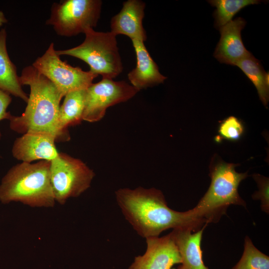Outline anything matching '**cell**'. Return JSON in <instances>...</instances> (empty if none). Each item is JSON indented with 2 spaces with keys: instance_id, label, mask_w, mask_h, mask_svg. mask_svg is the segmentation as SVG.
Instances as JSON below:
<instances>
[{
  "instance_id": "obj_5",
  "label": "cell",
  "mask_w": 269,
  "mask_h": 269,
  "mask_svg": "<svg viewBox=\"0 0 269 269\" xmlns=\"http://www.w3.org/2000/svg\"><path fill=\"white\" fill-rule=\"evenodd\" d=\"M85 38L80 45L65 50H56L57 54L80 59L90 67L91 73L103 78L113 79L123 70L117 46L116 36L111 31L104 32L89 28L84 32Z\"/></svg>"
},
{
  "instance_id": "obj_21",
  "label": "cell",
  "mask_w": 269,
  "mask_h": 269,
  "mask_svg": "<svg viewBox=\"0 0 269 269\" xmlns=\"http://www.w3.org/2000/svg\"><path fill=\"white\" fill-rule=\"evenodd\" d=\"M218 132L222 138L235 141L238 140L243 134L244 127L236 117L230 116L221 123Z\"/></svg>"
},
{
  "instance_id": "obj_14",
  "label": "cell",
  "mask_w": 269,
  "mask_h": 269,
  "mask_svg": "<svg viewBox=\"0 0 269 269\" xmlns=\"http://www.w3.org/2000/svg\"><path fill=\"white\" fill-rule=\"evenodd\" d=\"M132 41L136 54V65L128 74L131 85L139 91L163 83L167 77L159 72L144 42Z\"/></svg>"
},
{
  "instance_id": "obj_13",
  "label": "cell",
  "mask_w": 269,
  "mask_h": 269,
  "mask_svg": "<svg viewBox=\"0 0 269 269\" xmlns=\"http://www.w3.org/2000/svg\"><path fill=\"white\" fill-rule=\"evenodd\" d=\"M145 7V2L140 0L124 2L120 11L111 20V32L116 36L125 35L132 40L145 41L146 32L142 25Z\"/></svg>"
},
{
  "instance_id": "obj_2",
  "label": "cell",
  "mask_w": 269,
  "mask_h": 269,
  "mask_svg": "<svg viewBox=\"0 0 269 269\" xmlns=\"http://www.w3.org/2000/svg\"><path fill=\"white\" fill-rule=\"evenodd\" d=\"M21 85L30 87L25 111L21 116L9 117L11 130L23 134L43 133L54 135L56 141L68 140L70 137L58 129L60 103L64 97L56 86L32 65L25 67L19 76Z\"/></svg>"
},
{
  "instance_id": "obj_4",
  "label": "cell",
  "mask_w": 269,
  "mask_h": 269,
  "mask_svg": "<svg viewBox=\"0 0 269 269\" xmlns=\"http://www.w3.org/2000/svg\"><path fill=\"white\" fill-rule=\"evenodd\" d=\"M236 166L219 161L210 166V185L197 205L192 209L195 215L205 223H217L231 205L246 207V202L239 194L238 187L248 176V172H237Z\"/></svg>"
},
{
  "instance_id": "obj_24",
  "label": "cell",
  "mask_w": 269,
  "mask_h": 269,
  "mask_svg": "<svg viewBox=\"0 0 269 269\" xmlns=\"http://www.w3.org/2000/svg\"><path fill=\"white\" fill-rule=\"evenodd\" d=\"M6 22H7V19L4 16L3 12L0 10V26Z\"/></svg>"
},
{
  "instance_id": "obj_8",
  "label": "cell",
  "mask_w": 269,
  "mask_h": 269,
  "mask_svg": "<svg viewBox=\"0 0 269 269\" xmlns=\"http://www.w3.org/2000/svg\"><path fill=\"white\" fill-rule=\"evenodd\" d=\"M32 66L48 79L64 97L69 92L87 89L98 76L89 71H83L62 61L55 50L53 43Z\"/></svg>"
},
{
  "instance_id": "obj_25",
  "label": "cell",
  "mask_w": 269,
  "mask_h": 269,
  "mask_svg": "<svg viewBox=\"0 0 269 269\" xmlns=\"http://www.w3.org/2000/svg\"><path fill=\"white\" fill-rule=\"evenodd\" d=\"M1 132H0V137H1Z\"/></svg>"
},
{
  "instance_id": "obj_7",
  "label": "cell",
  "mask_w": 269,
  "mask_h": 269,
  "mask_svg": "<svg viewBox=\"0 0 269 269\" xmlns=\"http://www.w3.org/2000/svg\"><path fill=\"white\" fill-rule=\"evenodd\" d=\"M100 0H66L52 6L47 24L57 34L72 36L96 27L100 17Z\"/></svg>"
},
{
  "instance_id": "obj_19",
  "label": "cell",
  "mask_w": 269,
  "mask_h": 269,
  "mask_svg": "<svg viewBox=\"0 0 269 269\" xmlns=\"http://www.w3.org/2000/svg\"><path fill=\"white\" fill-rule=\"evenodd\" d=\"M208 2L216 7L214 12L215 26L218 29L232 20L241 9L250 4H258V0H212Z\"/></svg>"
},
{
  "instance_id": "obj_17",
  "label": "cell",
  "mask_w": 269,
  "mask_h": 269,
  "mask_svg": "<svg viewBox=\"0 0 269 269\" xmlns=\"http://www.w3.org/2000/svg\"><path fill=\"white\" fill-rule=\"evenodd\" d=\"M86 89L72 91L64 96L58 116V129L64 135L70 136L68 127L78 125L83 121Z\"/></svg>"
},
{
  "instance_id": "obj_1",
  "label": "cell",
  "mask_w": 269,
  "mask_h": 269,
  "mask_svg": "<svg viewBox=\"0 0 269 269\" xmlns=\"http://www.w3.org/2000/svg\"><path fill=\"white\" fill-rule=\"evenodd\" d=\"M115 196L125 219L145 239L159 237L169 229L187 228L195 232L206 224L192 209L179 212L169 208L162 192L155 188H120Z\"/></svg>"
},
{
  "instance_id": "obj_6",
  "label": "cell",
  "mask_w": 269,
  "mask_h": 269,
  "mask_svg": "<svg viewBox=\"0 0 269 269\" xmlns=\"http://www.w3.org/2000/svg\"><path fill=\"white\" fill-rule=\"evenodd\" d=\"M51 183L56 202L61 205L77 197L91 186L95 173L86 163L64 153L50 161Z\"/></svg>"
},
{
  "instance_id": "obj_3",
  "label": "cell",
  "mask_w": 269,
  "mask_h": 269,
  "mask_svg": "<svg viewBox=\"0 0 269 269\" xmlns=\"http://www.w3.org/2000/svg\"><path fill=\"white\" fill-rule=\"evenodd\" d=\"M50 161L13 166L0 184V202H18L31 207H53L56 203L50 176Z\"/></svg>"
},
{
  "instance_id": "obj_22",
  "label": "cell",
  "mask_w": 269,
  "mask_h": 269,
  "mask_svg": "<svg viewBox=\"0 0 269 269\" xmlns=\"http://www.w3.org/2000/svg\"><path fill=\"white\" fill-rule=\"evenodd\" d=\"M254 179L258 184L259 190L255 192L252 198L254 200H259L261 202L263 211L269 214V178L259 174L253 175Z\"/></svg>"
},
{
  "instance_id": "obj_9",
  "label": "cell",
  "mask_w": 269,
  "mask_h": 269,
  "mask_svg": "<svg viewBox=\"0 0 269 269\" xmlns=\"http://www.w3.org/2000/svg\"><path fill=\"white\" fill-rule=\"evenodd\" d=\"M138 92L124 81L103 78L98 83H92L86 89L83 121H99L104 117L107 108L128 101Z\"/></svg>"
},
{
  "instance_id": "obj_23",
  "label": "cell",
  "mask_w": 269,
  "mask_h": 269,
  "mask_svg": "<svg viewBox=\"0 0 269 269\" xmlns=\"http://www.w3.org/2000/svg\"><path fill=\"white\" fill-rule=\"evenodd\" d=\"M11 102L10 94L0 89V121L4 119L8 120L11 115L6 110Z\"/></svg>"
},
{
  "instance_id": "obj_16",
  "label": "cell",
  "mask_w": 269,
  "mask_h": 269,
  "mask_svg": "<svg viewBox=\"0 0 269 269\" xmlns=\"http://www.w3.org/2000/svg\"><path fill=\"white\" fill-rule=\"evenodd\" d=\"M6 32L0 31V89L27 102L28 97L23 91L14 65L10 60L6 46Z\"/></svg>"
},
{
  "instance_id": "obj_11",
  "label": "cell",
  "mask_w": 269,
  "mask_h": 269,
  "mask_svg": "<svg viewBox=\"0 0 269 269\" xmlns=\"http://www.w3.org/2000/svg\"><path fill=\"white\" fill-rule=\"evenodd\" d=\"M56 137L49 134L29 132L17 138L12 147V154L22 162L35 160L51 161L59 154L55 142Z\"/></svg>"
},
{
  "instance_id": "obj_10",
  "label": "cell",
  "mask_w": 269,
  "mask_h": 269,
  "mask_svg": "<svg viewBox=\"0 0 269 269\" xmlns=\"http://www.w3.org/2000/svg\"><path fill=\"white\" fill-rule=\"evenodd\" d=\"M145 240V253L135 257L128 269H171L181 264L180 254L170 233Z\"/></svg>"
},
{
  "instance_id": "obj_15",
  "label": "cell",
  "mask_w": 269,
  "mask_h": 269,
  "mask_svg": "<svg viewBox=\"0 0 269 269\" xmlns=\"http://www.w3.org/2000/svg\"><path fill=\"white\" fill-rule=\"evenodd\" d=\"M208 224L199 230L187 228L173 229L170 232L181 257V263L175 269H209L203 260L201 242L203 232Z\"/></svg>"
},
{
  "instance_id": "obj_20",
  "label": "cell",
  "mask_w": 269,
  "mask_h": 269,
  "mask_svg": "<svg viewBox=\"0 0 269 269\" xmlns=\"http://www.w3.org/2000/svg\"><path fill=\"white\" fill-rule=\"evenodd\" d=\"M232 269H269V257L259 250L247 236L242 256Z\"/></svg>"
},
{
  "instance_id": "obj_12",
  "label": "cell",
  "mask_w": 269,
  "mask_h": 269,
  "mask_svg": "<svg viewBox=\"0 0 269 269\" xmlns=\"http://www.w3.org/2000/svg\"><path fill=\"white\" fill-rule=\"evenodd\" d=\"M246 24L244 18L237 17L219 28L221 37L214 56L220 62L235 66L250 54L241 37V30Z\"/></svg>"
},
{
  "instance_id": "obj_18",
  "label": "cell",
  "mask_w": 269,
  "mask_h": 269,
  "mask_svg": "<svg viewBox=\"0 0 269 269\" xmlns=\"http://www.w3.org/2000/svg\"><path fill=\"white\" fill-rule=\"evenodd\" d=\"M256 87L260 100L267 106L269 100V74L266 73L260 62L252 53L236 64Z\"/></svg>"
}]
</instances>
